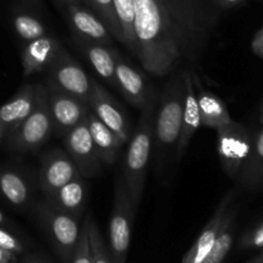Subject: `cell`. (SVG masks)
Segmentation results:
<instances>
[{
	"label": "cell",
	"mask_w": 263,
	"mask_h": 263,
	"mask_svg": "<svg viewBox=\"0 0 263 263\" xmlns=\"http://www.w3.org/2000/svg\"><path fill=\"white\" fill-rule=\"evenodd\" d=\"M134 30L143 68L156 77L174 73L184 57L174 28L157 0H135Z\"/></svg>",
	"instance_id": "cell-1"
},
{
	"label": "cell",
	"mask_w": 263,
	"mask_h": 263,
	"mask_svg": "<svg viewBox=\"0 0 263 263\" xmlns=\"http://www.w3.org/2000/svg\"><path fill=\"white\" fill-rule=\"evenodd\" d=\"M171 23L184 61L195 64L204 53L222 9L215 0H157Z\"/></svg>",
	"instance_id": "cell-2"
},
{
	"label": "cell",
	"mask_w": 263,
	"mask_h": 263,
	"mask_svg": "<svg viewBox=\"0 0 263 263\" xmlns=\"http://www.w3.org/2000/svg\"><path fill=\"white\" fill-rule=\"evenodd\" d=\"M184 95V77L182 69H180L175 72L174 77L164 86L154 116L152 152L159 176H163L167 168L175 163V154L182 127Z\"/></svg>",
	"instance_id": "cell-3"
},
{
	"label": "cell",
	"mask_w": 263,
	"mask_h": 263,
	"mask_svg": "<svg viewBox=\"0 0 263 263\" xmlns=\"http://www.w3.org/2000/svg\"><path fill=\"white\" fill-rule=\"evenodd\" d=\"M156 116V97L141 109L136 130L130 138L123 163V181L134 204L138 207L143 198L146 170L153 149V128Z\"/></svg>",
	"instance_id": "cell-4"
},
{
	"label": "cell",
	"mask_w": 263,
	"mask_h": 263,
	"mask_svg": "<svg viewBox=\"0 0 263 263\" xmlns=\"http://www.w3.org/2000/svg\"><path fill=\"white\" fill-rule=\"evenodd\" d=\"M54 133L53 120L45 85H36L35 104L25 121L5 140L7 148L15 153H28L40 148Z\"/></svg>",
	"instance_id": "cell-5"
},
{
	"label": "cell",
	"mask_w": 263,
	"mask_h": 263,
	"mask_svg": "<svg viewBox=\"0 0 263 263\" xmlns=\"http://www.w3.org/2000/svg\"><path fill=\"white\" fill-rule=\"evenodd\" d=\"M36 217L62 262L71 263L79 241L81 218L54 207L48 199L36 205Z\"/></svg>",
	"instance_id": "cell-6"
},
{
	"label": "cell",
	"mask_w": 263,
	"mask_h": 263,
	"mask_svg": "<svg viewBox=\"0 0 263 263\" xmlns=\"http://www.w3.org/2000/svg\"><path fill=\"white\" fill-rule=\"evenodd\" d=\"M136 208L123 177H121L116 182L112 216L109 220V254L112 263L126 262Z\"/></svg>",
	"instance_id": "cell-7"
},
{
	"label": "cell",
	"mask_w": 263,
	"mask_h": 263,
	"mask_svg": "<svg viewBox=\"0 0 263 263\" xmlns=\"http://www.w3.org/2000/svg\"><path fill=\"white\" fill-rule=\"evenodd\" d=\"M216 131L221 166L231 180L238 181L251 153L253 133L236 121Z\"/></svg>",
	"instance_id": "cell-8"
},
{
	"label": "cell",
	"mask_w": 263,
	"mask_h": 263,
	"mask_svg": "<svg viewBox=\"0 0 263 263\" xmlns=\"http://www.w3.org/2000/svg\"><path fill=\"white\" fill-rule=\"evenodd\" d=\"M46 84L81 99L89 104V95L91 90V79L85 73L84 68L69 55L62 45L55 59L48 69Z\"/></svg>",
	"instance_id": "cell-9"
},
{
	"label": "cell",
	"mask_w": 263,
	"mask_h": 263,
	"mask_svg": "<svg viewBox=\"0 0 263 263\" xmlns=\"http://www.w3.org/2000/svg\"><path fill=\"white\" fill-rule=\"evenodd\" d=\"M63 144L67 154L76 164L80 176L85 180L92 179L102 172V159L90 135L86 120L63 136Z\"/></svg>",
	"instance_id": "cell-10"
},
{
	"label": "cell",
	"mask_w": 263,
	"mask_h": 263,
	"mask_svg": "<svg viewBox=\"0 0 263 263\" xmlns=\"http://www.w3.org/2000/svg\"><path fill=\"white\" fill-rule=\"evenodd\" d=\"M45 86L48 90V102L54 133L63 138L67 133L85 120L90 107L84 100L77 99L51 85L46 84Z\"/></svg>",
	"instance_id": "cell-11"
},
{
	"label": "cell",
	"mask_w": 263,
	"mask_h": 263,
	"mask_svg": "<svg viewBox=\"0 0 263 263\" xmlns=\"http://www.w3.org/2000/svg\"><path fill=\"white\" fill-rule=\"evenodd\" d=\"M89 107L91 112L107 127H109L113 133L117 134L118 138L123 143H127L130 140V128H128V122L125 113L121 109V107L116 102L115 98L97 80H91Z\"/></svg>",
	"instance_id": "cell-12"
},
{
	"label": "cell",
	"mask_w": 263,
	"mask_h": 263,
	"mask_svg": "<svg viewBox=\"0 0 263 263\" xmlns=\"http://www.w3.org/2000/svg\"><path fill=\"white\" fill-rule=\"evenodd\" d=\"M64 9L74 39L108 46L112 44L113 37L109 30L91 9L82 4H67Z\"/></svg>",
	"instance_id": "cell-13"
},
{
	"label": "cell",
	"mask_w": 263,
	"mask_h": 263,
	"mask_svg": "<svg viewBox=\"0 0 263 263\" xmlns=\"http://www.w3.org/2000/svg\"><path fill=\"white\" fill-rule=\"evenodd\" d=\"M79 175L76 164L67 152L54 149L43 157L39 182L44 195L49 197Z\"/></svg>",
	"instance_id": "cell-14"
},
{
	"label": "cell",
	"mask_w": 263,
	"mask_h": 263,
	"mask_svg": "<svg viewBox=\"0 0 263 263\" xmlns=\"http://www.w3.org/2000/svg\"><path fill=\"white\" fill-rule=\"evenodd\" d=\"M116 81L118 91L122 92L130 104L140 110L154 98L145 79L130 63H127L118 51L116 54Z\"/></svg>",
	"instance_id": "cell-15"
},
{
	"label": "cell",
	"mask_w": 263,
	"mask_h": 263,
	"mask_svg": "<svg viewBox=\"0 0 263 263\" xmlns=\"http://www.w3.org/2000/svg\"><path fill=\"white\" fill-rule=\"evenodd\" d=\"M182 77H184V112H182V127L180 134L179 144L175 154V163L179 164L184 158V154L186 152L187 145L198 128L202 126L200 122L199 107H198L197 92H195L194 82H193V72L192 68L182 69Z\"/></svg>",
	"instance_id": "cell-16"
},
{
	"label": "cell",
	"mask_w": 263,
	"mask_h": 263,
	"mask_svg": "<svg viewBox=\"0 0 263 263\" xmlns=\"http://www.w3.org/2000/svg\"><path fill=\"white\" fill-rule=\"evenodd\" d=\"M234 198H235V192L234 190H229L223 195L222 199L220 200L218 205L216 207L211 220L204 226V229L199 234L194 244L186 252L181 263H202L204 261V258L210 253L211 248H212L213 243H215L216 238H217V234L220 231L221 223H222L226 211L234 203Z\"/></svg>",
	"instance_id": "cell-17"
},
{
	"label": "cell",
	"mask_w": 263,
	"mask_h": 263,
	"mask_svg": "<svg viewBox=\"0 0 263 263\" xmlns=\"http://www.w3.org/2000/svg\"><path fill=\"white\" fill-rule=\"evenodd\" d=\"M61 46L58 39L48 33L26 43L22 50L23 76L30 77L46 71L55 59Z\"/></svg>",
	"instance_id": "cell-18"
},
{
	"label": "cell",
	"mask_w": 263,
	"mask_h": 263,
	"mask_svg": "<svg viewBox=\"0 0 263 263\" xmlns=\"http://www.w3.org/2000/svg\"><path fill=\"white\" fill-rule=\"evenodd\" d=\"M192 72L202 125L218 130V128L233 122L234 120L230 116V112H229L225 102L220 97H217L215 92L205 89L204 85L200 81L199 76L193 69Z\"/></svg>",
	"instance_id": "cell-19"
},
{
	"label": "cell",
	"mask_w": 263,
	"mask_h": 263,
	"mask_svg": "<svg viewBox=\"0 0 263 263\" xmlns=\"http://www.w3.org/2000/svg\"><path fill=\"white\" fill-rule=\"evenodd\" d=\"M32 186L26 174L12 166L0 167V197L14 208H27L32 200Z\"/></svg>",
	"instance_id": "cell-20"
},
{
	"label": "cell",
	"mask_w": 263,
	"mask_h": 263,
	"mask_svg": "<svg viewBox=\"0 0 263 263\" xmlns=\"http://www.w3.org/2000/svg\"><path fill=\"white\" fill-rule=\"evenodd\" d=\"M36 85L25 84L5 104L0 107V122L9 135L27 118L35 104Z\"/></svg>",
	"instance_id": "cell-21"
},
{
	"label": "cell",
	"mask_w": 263,
	"mask_h": 263,
	"mask_svg": "<svg viewBox=\"0 0 263 263\" xmlns=\"http://www.w3.org/2000/svg\"><path fill=\"white\" fill-rule=\"evenodd\" d=\"M74 43L84 54L85 58L91 63L97 73L107 84L117 90V81H116V54H117V50L109 48L108 45L80 40V39H74Z\"/></svg>",
	"instance_id": "cell-22"
},
{
	"label": "cell",
	"mask_w": 263,
	"mask_h": 263,
	"mask_svg": "<svg viewBox=\"0 0 263 263\" xmlns=\"http://www.w3.org/2000/svg\"><path fill=\"white\" fill-rule=\"evenodd\" d=\"M86 181H85L84 177L79 175L73 180L67 182L66 185L59 187L51 195L45 197V199H48L54 207L81 218L85 212V207H86Z\"/></svg>",
	"instance_id": "cell-23"
},
{
	"label": "cell",
	"mask_w": 263,
	"mask_h": 263,
	"mask_svg": "<svg viewBox=\"0 0 263 263\" xmlns=\"http://www.w3.org/2000/svg\"><path fill=\"white\" fill-rule=\"evenodd\" d=\"M85 120H86L87 127H89L95 148H97L100 159H102V163L108 164V166L113 164L117 161L121 148L125 143L118 138L117 134L113 133L109 127H107L91 112V109L89 110Z\"/></svg>",
	"instance_id": "cell-24"
},
{
	"label": "cell",
	"mask_w": 263,
	"mask_h": 263,
	"mask_svg": "<svg viewBox=\"0 0 263 263\" xmlns=\"http://www.w3.org/2000/svg\"><path fill=\"white\" fill-rule=\"evenodd\" d=\"M238 211L239 207L234 205V203L226 211L222 223H221L220 231L217 234V238H216L210 253L207 254V257L202 263H223V261H225L234 244Z\"/></svg>",
	"instance_id": "cell-25"
},
{
	"label": "cell",
	"mask_w": 263,
	"mask_h": 263,
	"mask_svg": "<svg viewBox=\"0 0 263 263\" xmlns=\"http://www.w3.org/2000/svg\"><path fill=\"white\" fill-rule=\"evenodd\" d=\"M238 181L248 189H263V127L253 133L251 153Z\"/></svg>",
	"instance_id": "cell-26"
},
{
	"label": "cell",
	"mask_w": 263,
	"mask_h": 263,
	"mask_svg": "<svg viewBox=\"0 0 263 263\" xmlns=\"http://www.w3.org/2000/svg\"><path fill=\"white\" fill-rule=\"evenodd\" d=\"M113 9L121 31V43L138 58L139 49L134 30L135 22V0H112Z\"/></svg>",
	"instance_id": "cell-27"
},
{
	"label": "cell",
	"mask_w": 263,
	"mask_h": 263,
	"mask_svg": "<svg viewBox=\"0 0 263 263\" xmlns=\"http://www.w3.org/2000/svg\"><path fill=\"white\" fill-rule=\"evenodd\" d=\"M12 25L15 35L25 44L48 33L43 21L30 10L22 9V8H15L13 10Z\"/></svg>",
	"instance_id": "cell-28"
},
{
	"label": "cell",
	"mask_w": 263,
	"mask_h": 263,
	"mask_svg": "<svg viewBox=\"0 0 263 263\" xmlns=\"http://www.w3.org/2000/svg\"><path fill=\"white\" fill-rule=\"evenodd\" d=\"M89 8L105 23L113 39L121 41V31L112 0H89Z\"/></svg>",
	"instance_id": "cell-29"
},
{
	"label": "cell",
	"mask_w": 263,
	"mask_h": 263,
	"mask_svg": "<svg viewBox=\"0 0 263 263\" xmlns=\"http://www.w3.org/2000/svg\"><path fill=\"white\" fill-rule=\"evenodd\" d=\"M89 240L91 263H112L109 252L105 247L102 234H100L95 221L92 220L91 215H90L89 218Z\"/></svg>",
	"instance_id": "cell-30"
},
{
	"label": "cell",
	"mask_w": 263,
	"mask_h": 263,
	"mask_svg": "<svg viewBox=\"0 0 263 263\" xmlns=\"http://www.w3.org/2000/svg\"><path fill=\"white\" fill-rule=\"evenodd\" d=\"M89 218L90 213H86L84 221L81 222L80 229L79 241L74 248L71 263H91V253H90V240H89Z\"/></svg>",
	"instance_id": "cell-31"
},
{
	"label": "cell",
	"mask_w": 263,
	"mask_h": 263,
	"mask_svg": "<svg viewBox=\"0 0 263 263\" xmlns=\"http://www.w3.org/2000/svg\"><path fill=\"white\" fill-rule=\"evenodd\" d=\"M241 247L247 249H261L263 248V222L252 229L241 239Z\"/></svg>",
	"instance_id": "cell-32"
},
{
	"label": "cell",
	"mask_w": 263,
	"mask_h": 263,
	"mask_svg": "<svg viewBox=\"0 0 263 263\" xmlns=\"http://www.w3.org/2000/svg\"><path fill=\"white\" fill-rule=\"evenodd\" d=\"M0 248L15 254V256L23 253V251H25L23 244L15 236H13L12 234L8 233L2 228H0Z\"/></svg>",
	"instance_id": "cell-33"
},
{
	"label": "cell",
	"mask_w": 263,
	"mask_h": 263,
	"mask_svg": "<svg viewBox=\"0 0 263 263\" xmlns=\"http://www.w3.org/2000/svg\"><path fill=\"white\" fill-rule=\"evenodd\" d=\"M252 50L263 61V26L257 31L253 40H252Z\"/></svg>",
	"instance_id": "cell-34"
},
{
	"label": "cell",
	"mask_w": 263,
	"mask_h": 263,
	"mask_svg": "<svg viewBox=\"0 0 263 263\" xmlns=\"http://www.w3.org/2000/svg\"><path fill=\"white\" fill-rule=\"evenodd\" d=\"M246 0H215L216 4L218 5V8L222 10L225 9H233V8L239 7Z\"/></svg>",
	"instance_id": "cell-35"
},
{
	"label": "cell",
	"mask_w": 263,
	"mask_h": 263,
	"mask_svg": "<svg viewBox=\"0 0 263 263\" xmlns=\"http://www.w3.org/2000/svg\"><path fill=\"white\" fill-rule=\"evenodd\" d=\"M0 263H15V254L0 248Z\"/></svg>",
	"instance_id": "cell-36"
},
{
	"label": "cell",
	"mask_w": 263,
	"mask_h": 263,
	"mask_svg": "<svg viewBox=\"0 0 263 263\" xmlns=\"http://www.w3.org/2000/svg\"><path fill=\"white\" fill-rule=\"evenodd\" d=\"M61 7H66L67 4H82L89 7V0H55Z\"/></svg>",
	"instance_id": "cell-37"
},
{
	"label": "cell",
	"mask_w": 263,
	"mask_h": 263,
	"mask_svg": "<svg viewBox=\"0 0 263 263\" xmlns=\"http://www.w3.org/2000/svg\"><path fill=\"white\" fill-rule=\"evenodd\" d=\"M8 136H9V133H8V130L5 128V126L0 122V144L4 143L8 139Z\"/></svg>",
	"instance_id": "cell-38"
},
{
	"label": "cell",
	"mask_w": 263,
	"mask_h": 263,
	"mask_svg": "<svg viewBox=\"0 0 263 263\" xmlns=\"http://www.w3.org/2000/svg\"><path fill=\"white\" fill-rule=\"evenodd\" d=\"M23 263H46V262H44L43 259L37 258V257L32 256V257H27V258L23 261Z\"/></svg>",
	"instance_id": "cell-39"
},
{
	"label": "cell",
	"mask_w": 263,
	"mask_h": 263,
	"mask_svg": "<svg viewBox=\"0 0 263 263\" xmlns=\"http://www.w3.org/2000/svg\"><path fill=\"white\" fill-rule=\"evenodd\" d=\"M248 263H263V252L258 257H256V258L252 259V261H249Z\"/></svg>",
	"instance_id": "cell-40"
},
{
	"label": "cell",
	"mask_w": 263,
	"mask_h": 263,
	"mask_svg": "<svg viewBox=\"0 0 263 263\" xmlns=\"http://www.w3.org/2000/svg\"><path fill=\"white\" fill-rule=\"evenodd\" d=\"M0 225H7V217H5L2 211H0Z\"/></svg>",
	"instance_id": "cell-41"
},
{
	"label": "cell",
	"mask_w": 263,
	"mask_h": 263,
	"mask_svg": "<svg viewBox=\"0 0 263 263\" xmlns=\"http://www.w3.org/2000/svg\"><path fill=\"white\" fill-rule=\"evenodd\" d=\"M259 121H261V123L263 125V102L261 105V110H259Z\"/></svg>",
	"instance_id": "cell-42"
}]
</instances>
